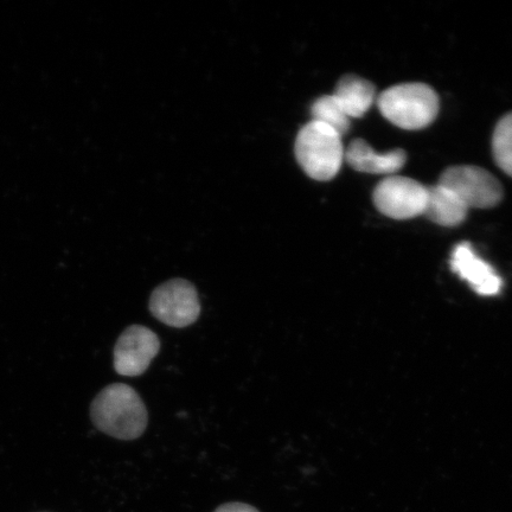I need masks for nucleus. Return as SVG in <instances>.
Segmentation results:
<instances>
[{
  "mask_svg": "<svg viewBox=\"0 0 512 512\" xmlns=\"http://www.w3.org/2000/svg\"><path fill=\"white\" fill-rule=\"evenodd\" d=\"M93 424L115 439L133 440L147 427V411L142 399L124 383L111 384L101 390L91 406Z\"/></svg>",
  "mask_w": 512,
  "mask_h": 512,
  "instance_id": "obj_1",
  "label": "nucleus"
},
{
  "mask_svg": "<svg viewBox=\"0 0 512 512\" xmlns=\"http://www.w3.org/2000/svg\"><path fill=\"white\" fill-rule=\"evenodd\" d=\"M383 117L402 130H422L439 113V96L425 83H402L386 89L377 99Z\"/></svg>",
  "mask_w": 512,
  "mask_h": 512,
  "instance_id": "obj_2",
  "label": "nucleus"
},
{
  "mask_svg": "<svg viewBox=\"0 0 512 512\" xmlns=\"http://www.w3.org/2000/svg\"><path fill=\"white\" fill-rule=\"evenodd\" d=\"M342 137L332 128L310 121L299 131L296 157L300 166L316 181H330L342 168L344 160Z\"/></svg>",
  "mask_w": 512,
  "mask_h": 512,
  "instance_id": "obj_3",
  "label": "nucleus"
},
{
  "mask_svg": "<svg viewBox=\"0 0 512 512\" xmlns=\"http://www.w3.org/2000/svg\"><path fill=\"white\" fill-rule=\"evenodd\" d=\"M152 316L171 328L182 329L194 324L201 313L196 287L184 279L159 285L150 298Z\"/></svg>",
  "mask_w": 512,
  "mask_h": 512,
  "instance_id": "obj_4",
  "label": "nucleus"
},
{
  "mask_svg": "<svg viewBox=\"0 0 512 512\" xmlns=\"http://www.w3.org/2000/svg\"><path fill=\"white\" fill-rule=\"evenodd\" d=\"M438 183L452 190L469 209L494 208L503 198L502 184L478 166H452L444 171Z\"/></svg>",
  "mask_w": 512,
  "mask_h": 512,
  "instance_id": "obj_5",
  "label": "nucleus"
},
{
  "mask_svg": "<svg viewBox=\"0 0 512 512\" xmlns=\"http://www.w3.org/2000/svg\"><path fill=\"white\" fill-rule=\"evenodd\" d=\"M428 188L415 179L390 176L377 184L374 203L380 213L394 220H408L424 215Z\"/></svg>",
  "mask_w": 512,
  "mask_h": 512,
  "instance_id": "obj_6",
  "label": "nucleus"
},
{
  "mask_svg": "<svg viewBox=\"0 0 512 512\" xmlns=\"http://www.w3.org/2000/svg\"><path fill=\"white\" fill-rule=\"evenodd\" d=\"M159 350L160 341L155 332L143 325H132L115 344V371L127 377L143 375Z\"/></svg>",
  "mask_w": 512,
  "mask_h": 512,
  "instance_id": "obj_7",
  "label": "nucleus"
},
{
  "mask_svg": "<svg viewBox=\"0 0 512 512\" xmlns=\"http://www.w3.org/2000/svg\"><path fill=\"white\" fill-rule=\"evenodd\" d=\"M452 270L469 283L482 296H495L501 292L502 279L494 268L479 258L470 243H460L451 258Z\"/></svg>",
  "mask_w": 512,
  "mask_h": 512,
  "instance_id": "obj_8",
  "label": "nucleus"
},
{
  "mask_svg": "<svg viewBox=\"0 0 512 512\" xmlns=\"http://www.w3.org/2000/svg\"><path fill=\"white\" fill-rule=\"evenodd\" d=\"M344 159L356 171L373 175H393L406 164L407 155L403 150L376 153L363 139H355L344 152Z\"/></svg>",
  "mask_w": 512,
  "mask_h": 512,
  "instance_id": "obj_9",
  "label": "nucleus"
},
{
  "mask_svg": "<svg viewBox=\"0 0 512 512\" xmlns=\"http://www.w3.org/2000/svg\"><path fill=\"white\" fill-rule=\"evenodd\" d=\"M469 208L444 185L437 184L428 188L427 204L425 214L428 219L439 226L456 227L463 223Z\"/></svg>",
  "mask_w": 512,
  "mask_h": 512,
  "instance_id": "obj_10",
  "label": "nucleus"
},
{
  "mask_svg": "<svg viewBox=\"0 0 512 512\" xmlns=\"http://www.w3.org/2000/svg\"><path fill=\"white\" fill-rule=\"evenodd\" d=\"M332 95L350 119L362 118L375 102L376 89L373 83L360 76L345 75Z\"/></svg>",
  "mask_w": 512,
  "mask_h": 512,
  "instance_id": "obj_11",
  "label": "nucleus"
},
{
  "mask_svg": "<svg viewBox=\"0 0 512 512\" xmlns=\"http://www.w3.org/2000/svg\"><path fill=\"white\" fill-rule=\"evenodd\" d=\"M312 120L322 123L343 137L350 130V118L334 95H325L313 102Z\"/></svg>",
  "mask_w": 512,
  "mask_h": 512,
  "instance_id": "obj_12",
  "label": "nucleus"
},
{
  "mask_svg": "<svg viewBox=\"0 0 512 512\" xmlns=\"http://www.w3.org/2000/svg\"><path fill=\"white\" fill-rule=\"evenodd\" d=\"M492 151L499 168L512 177V113L499 120L492 137Z\"/></svg>",
  "mask_w": 512,
  "mask_h": 512,
  "instance_id": "obj_13",
  "label": "nucleus"
},
{
  "mask_svg": "<svg viewBox=\"0 0 512 512\" xmlns=\"http://www.w3.org/2000/svg\"><path fill=\"white\" fill-rule=\"evenodd\" d=\"M214 512H260L258 509L252 507V505L241 503V502H232L222 504L221 507L217 508Z\"/></svg>",
  "mask_w": 512,
  "mask_h": 512,
  "instance_id": "obj_14",
  "label": "nucleus"
}]
</instances>
